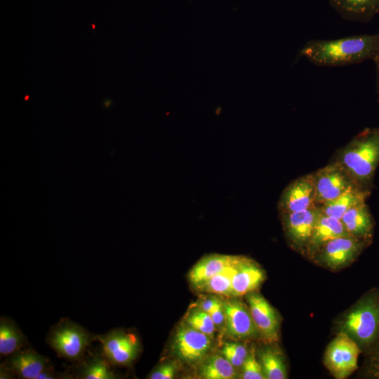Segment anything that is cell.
Returning a JSON list of instances; mask_svg holds the SVG:
<instances>
[{
    "mask_svg": "<svg viewBox=\"0 0 379 379\" xmlns=\"http://www.w3.org/2000/svg\"><path fill=\"white\" fill-rule=\"evenodd\" d=\"M379 54V33L337 39H311L298 55L315 65L338 67L373 60Z\"/></svg>",
    "mask_w": 379,
    "mask_h": 379,
    "instance_id": "6da1fadb",
    "label": "cell"
},
{
    "mask_svg": "<svg viewBox=\"0 0 379 379\" xmlns=\"http://www.w3.org/2000/svg\"><path fill=\"white\" fill-rule=\"evenodd\" d=\"M330 161L343 166L358 186L371 193L379 164V126L364 129L337 149Z\"/></svg>",
    "mask_w": 379,
    "mask_h": 379,
    "instance_id": "7a4b0ae2",
    "label": "cell"
},
{
    "mask_svg": "<svg viewBox=\"0 0 379 379\" xmlns=\"http://www.w3.org/2000/svg\"><path fill=\"white\" fill-rule=\"evenodd\" d=\"M358 345L372 343L379 332V291L369 293L345 315L340 325Z\"/></svg>",
    "mask_w": 379,
    "mask_h": 379,
    "instance_id": "3957f363",
    "label": "cell"
},
{
    "mask_svg": "<svg viewBox=\"0 0 379 379\" xmlns=\"http://www.w3.org/2000/svg\"><path fill=\"white\" fill-rule=\"evenodd\" d=\"M47 341L58 356L69 361L84 357L92 340L88 332L69 320H62L50 331Z\"/></svg>",
    "mask_w": 379,
    "mask_h": 379,
    "instance_id": "277c9868",
    "label": "cell"
},
{
    "mask_svg": "<svg viewBox=\"0 0 379 379\" xmlns=\"http://www.w3.org/2000/svg\"><path fill=\"white\" fill-rule=\"evenodd\" d=\"M370 243L348 234L335 237L323 245L311 259L330 270L347 267Z\"/></svg>",
    "mask_w": 379,
    "mask_h": 379,
    "instance_id": "5b68a950",
    "label": "cell"
},
{
    "mask_svg": "<svg viewBox=\"0 0 379 379\" xmlns=\"http://www.w3.org/2000/svg\"><path fill=\"white\" fill-rule=\"evenodd\" d=\"M312 173L317 206L330 201L350 189L361 188L343 166L333 161H330Z\"/></svg>",
    "mask_w": 379,
    "mask_h": 379,
    "instance_id": "8992f818",
    "label": "cell"
},
{
    "mask_svg": "<svg viewBox=\"0 0 379 379\" xmlns=\"http://www.w3.org/2000/svg\"><path fill=\"white\" fill-rule=\"evenodd\" d=\"M359 354V345L340 332L326 347L324 365L335 378H347L357 368Z\"/></svg>",
    "mask_w": 379,
    "mask_h": 379,
    "instance_id": "52a82bcc",
    "label": "cell"
},
{
    "mask_svg": "<svg viewBox=\"0 0 379 379\" xmlns=\"http://www.w3.org/2000/svg\"><path fill=\"white\" fill-rule=\"evenodd\" d=\"M319 213L318 206L300 211L279 213L285 237L293 249L305 254Z\"/></svg>",
    "mask_w": 379,
    "mask_h": 379,
    "instance_id": "ba28073f",
    "label": "cell"
},
{
    "mask_svg": "<svg viewBox=\"0 0 379 379\" xmlns=\"http://www.w3.org/2000/svg\"><path fill=\"white\" fill-rule=\"evenodd\" d=\"M95 338L100 343L102 352L112 366L131 365L140 350L138 338L121 329H114Z\"/></svg>",
    "mask_w": 379,
    "mask_h": 379,
    "instance_id": "9c48e42d",
    "label": "cell"
},
{
    "mask_svg": "<svg viewBox=\"0 0 379 379\" xmlns=\"http://www.w3.org/2000/svg\"><path fill=\"white\" fill-rule=\"evenodd\" d=\"M211 338L183 322L174 336L173 352L185 363L201 361L211 348Z\"/></svg>",
    "mask_w": 379,
    "mask_h": 379,
    "instance_id": "30bf717a",
    "label": "cell"
},
{
    "mask_svg": "<svg viewBox=\"0 0 379 379\" xmlns=\"http://www.w3.org/2000/svg\"><path fill=\"white\" fill-rule=\"evenodd\" d=\"M315 206V185L312 173L291 181L282 191L277 204L279 213L300 211Z\"/></svg>",
    "mask_w": 379,
    "mask_h": 379,
    "instance_id": "8fae6325",
    "label": "cell"
},
{
    "mask_svg": "<svg viewBox=\"0 0 379 379\" xmlns=\"http://www.w3.org/2000/svg\"><path fill=\"white\" fill-rule=\"evenodd\" d=\"M247 305L259 335L268 343L279 338L278 314L265 297L256 291L246 295Z\"/></svg>",
    "mask_w": 379,
    "mask_h": 379,
    "instance_id": "7c38bea8",
    "label": "cell"
},
{
    "mask_svg": "<svg viewBox=\"0 0 379 379\" xmlns=\"http://www.w3.org/2000/svg\"><path fill=\"white\" fill-rule=\"evenodd\" d=\"M225 331L234 340H245L257 337L259 333L252 319L248 305L237 299L223 302Z\"/></svg>",
    "mask_w": 379,
    "mask_h": 379,
    "instance_id": "4fadbf2b",
    "label": "cell"
},
{
    "mask_svg": "<svg viewBox=\"0 0 379 379\" xmlns=\"http://www.w3.org/2000/svg\"><path fill=\"white\" fill-rule=\"evenodd\" d=\"M265 279V274L258 264L243 256L232 278L231 297L238 298L256 291Z\"/></svg>",
    "mask_w": 379,
    "mask_h": 379,
    "instance_id": "5bb4252c",
    "label": "cell"
},
{
    "mask_svg": "<svg viewBox=\"0 0 379 379\" xmlns=\"http://www.w3.org/2000/svg\"><path fill=\"white\" fill-rule=\"evenodd\" d=\"M240 255L212 254L199 260L190 270L188 278L196 288L203 286L213 276L236 263Z\"/></svg>",
    "mask_w": 379,
    "mask_h": 379,
    "instance_id": "9a60e30c",
    "label": "cell"
},
{
    "mask_svg": "<svg viewBox=\"0 0 379 379\" xmlns=\"http://www.w3.org/2000/svg\"><path fill=\"white\" fill-rule=\"evenodd\" d=\"M18 378L36 379L48 364V359L32 349H21L5 362Z\"/></svg>",
    "mask_w": 379,
    "mask_h": 379,
    "instance_id": "2e32d148",
    "label": "cell"
},
{
    "mask_svg": "<svg viewBox=\"0 0 379 379\" xmlns=\"http://www.w3.org/2000/svg\"><path fill=\"white\" fill-rule=\"evenodd\" d=\"M340 220L348 234L371 243L374 231V222L366 202L350 208Z\"/></svg>",
    "mask_w": 379,
    "mask_h": 379,
    "instance_id": "e0dca14e",
    "label": "cell"
},
{
    "mask_svg": "<svg viewBox=\"0 0 379 379\" xmlns=\"http://www.w3.org/2000/svg\"><path fill=\"white\" fill-rule=\"evenodd\" d=\"M331 7L344 20L368 22L379 13V0H328Z\"/></svg>",
    "mask_w": 379,
    "mask_h": 379,
    "instance_id": "ac0fdd59",
    "label": "cell"
},
{
    "mask_svg": "<svg viewBox=\"0 0 379 379\" xmlns=\"http://www.w3.org/2000/svg\"><path fill=\"white\" fill-rule=\"evenodd\" d=\"M347 234L340 219L324 214L321 210L305 255L309 258L326 243L339 236Z\"/></svg>",
    "mask_w": 379,
    "mask_h": 379,
    "instance_id": "d6986e66",
    "label": "cell"
},
{
    "mask_svg": "<svg viewBox=\"0 0 379 379\" xmlns=\"http://www.w3.org/2000/svg\"><path fill=\"white\" fill-rule=\"evenodd\" d=\"M371 194L361 188L355 187L318 206L324 214L340 220L344 213L350 208L365 203Z\"/></svg>",
    "mask_w": 379,
    "mask_h": 379,
    "instance_id": "ffe728a7",
    "label": "cell"
},
{
    "mask_svg": "<svg viewBox=\"0 0 379 379\" xmlns=\"http://www.w3.org/2000/svg\"><path fill=\"white\" fill-rule=\"evenodd\" d=\"M27 343L26 336L14 321L1 317L0 321L1 356H10L22 349Z\"/></svg>",
    "mask_w": 379,
    "mask_h": 379,
    "instance_id": "44dd1931",
    "label": "cell"
},
{
    "mask_svg": "<svg viewBox=\"0 0 379 379\" xmlns=\"http://www.w3.org/2000/svg\"><path fill=\"white\" fill-rule=\"evenodd\" d=\"M265 379L287 378V371L283 353L273 346L261 347L258 352Z\"/></svg>",
    "mask_w": 379,
    "mask_h": 379,
    "instance_id": "7402d4cb",
    "label": "cell"
},
{
    "mask_svg": "<svg viewBox=\"0 0 379 379\" xmlns=\"http://www.w3.org/2000/svg\"><path fill=\"white\" fill-rule=\"evenodd\" d=\"M199 373L204 379H232L237 375L236 368L222 354L205 357L199 368Z\"/></svg>",
    "mask_w": 379,
    "mask_h": 379,
    "instance_id": "603a6c76",
    "label": "cell"
},
{
    "mask_svg": "<svg viewBox=\"0 0 379 379\" xmlns=\"http://www.w3.org/2000/svg\"><path fill=\"white\" fill-rule=\"evenodd\" d=\"M111 364L101 353H91L80 366L77 378L114 379L117 375L111 369Z\"/></svg>",
    "mask_w": 379,
    "mask_h": 379,
    "instance_id": "cb8c5ba5",
    "label": "cell"
},
{
    "mask_svg": "<svg viewBox=\"0 0 379 379\" xmlns=\"http://www.w3.org/2000/svg\"><path fill=\"white\" fill-rule=\"evenodd\" d=\"M242 258L241 256L236 263L211 277L199 290L207 293L231 297L232 278Z\"/></svg>",
    "mask_w": 379,
    "mask_h": 379,
    "instance_id": "d4e9b609",
    "label": "cell"
},
{
    "mask_svg": "<svg viewBox=\"0 0 379 379\" xmlns=\"http://www.w3.org/2000/svg\"><path fill=\"white\" fill-rule=\"evenodd\" d=\"M184 323L213 338L216 331L211 315L199 306L193 307L186 315Z\"/></svg>",
    "mask_w": 379,
    "mask_h": 379,
    "instance_id": "484cf974",
    "label": "cell"
},
{
    "mask_svg": "<svg viewBox=\"0 0 379 379\" xmlns=\"http://www.w3.org/2000/svg\"><path fill=\"white\" fill-rule=\"evenodd\" d=\"M220 354L235 368L241 367L245 361L248 350L247 347L237 340L225 343Z\"/></svg>",
    "mask_w": 379,
    "mask_h": 379,
    "instance_id": "4316f807",
    "label": "cell"
},
{
    "mask_svg": "<svg viewBox=\"0 0 379 379\" xmlns=\"http://www.w3.org/2000/svg\"><path fill=\"white\" fill-rule=\"evenodd\" d=\"M241 367V378L265 379L262 366L256 357L254 347L249 349L248 356Z\"/></svg>",
    "mask_w": 379,
    "mask_h": 379,
    "instance_id": "83f0119b",
    "label": "cell"
},
{
    "mask_svg": "<svg viewBox=\"0 0 379 379\" xmlns=\"http://www.w3.org/2000/svg\"><path fill=\"white\" fill-rule=\"evenodd\" d=\"M175 361H166L154 368L148 375L149 379H171L175 375L178 366Z\"/></svg>",
    "mask_w": 379,
    "mask_h": 379,
    "instance_id": "f1b7e54d",
    "label": "cell"
},
{
    "mask_svg": "<svg viewBox=\"0 0 379 379\" xmlns=\"http://www.w3.org/2000/svg\"><path fill=\"white\" fill-rule=\"evenodd\" d=\"M223 302L224 301L219 298V300L209 313L215 324L216 328L219 329L225 326V312Z\"/></svg>",
    "mask_w": 379,
    "mask_h": 379,
    "instance_id": "f546056e",
    "label": "cell"
},
{
    "mask_svg": "<svg viewBox=\"0 0 379 379\" xmlns=\"http://www.w3.org/2000/svg\"><path fill=\"white\" fill-rule=\"evenodd\" d=\"M70 376L66 374H60L55 372L53 368L48 364L45 368L39 373L36 379H55V378H69Z\"/></svg>",
    "mask_w": 379,
    "mask_h": 379,
    "instance_id": "4dcf8cb0",
    "label": "cell"
},
{
    "mask_svg": "<svg viewBox=\"0 0 379 379\" xmlns=\"http://www.w3.org/2000/svg\"><path fill=\"white\" fill-rule=\"evenodd\" d=\"M218 300L219 298L215 295L204 297L200 301L199 307L209 314Z\"/></svg>",
    "mask_w": 379,
    "mask_h": 379,
    "instance_id": "1f68e13d",
    "label": "cell"
},
{
    "mask_svg": "<svg viewBox=\"0 0 379 379\" xmlns=\"http://www.w3.org/2000/svg\"><path fill=\"white\" fill-rule=\"evenodd\" d=\"M15 374L11 369V368L6 365V363L1 364L0 366V378L1 379H11L15 377Z\"/></svg>",
    "mask_w": 379,
    "mask_h": 379,
    "instance_id": "d6a6232c",
    "label": "cell"
},
{
    "mask_svg": "<svg viewBox=\"0 0 379 379\" xmlns=\"http://www.w3.org/2000/svg\"><path fill=\"white\" fill-rule=\"evenodd\" d=\"M375 67V85L378 102H379V54L373 60Z\"/></svg>",
    "mask_w": 379,
    "mask_h": 379,
    "instance_id": "836d02e7",
    "label": "cell"
},
{
    "mask_svg": "<svg viewBox=\"0 0 379 379\" xmlns=\"http://www.w3.org/2000/svg\"><path fill=\"white\" fill-rule=\"evenodd\" d=\"M377 366H378V368H377V369H376V371H377V374H376V375H377L378 376H379V361H378V364Z\"/></svg>",
    "mask_w": 379,
    "mask_h": 379,
    "instance_id": "e575fe53",
    "label": "cell"
},
{
    "mask_svg": "<svg viewBox=\"0 0 379 379\" xmlns=\"http://www.w3.org/2000/svg\"><path fill=\"white\" fill-rule=\"evenodd\" d=\"M378 32L379 33V29H378Z\"/></svg>",
    "mask_w": 379,
    "mask_h": 379,
    "instance_id": "d590c367",
    "label": "cell"
}]
</instances>
